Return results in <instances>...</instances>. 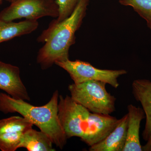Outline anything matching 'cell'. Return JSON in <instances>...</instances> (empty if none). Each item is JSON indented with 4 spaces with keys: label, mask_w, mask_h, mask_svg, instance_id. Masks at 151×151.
<instances>
[{
    "label": "cell",
    "mask_w": 151,
    "mask_h": 151,
    "mask_svg": "<svg viewBox=\"0 0 151 151\" xmlns=\"http://www.w3.org/2000/svg\"><path fill=\"white\" fill-rule=\"evenodd\" d=\"M128 115L119 119L117 126L100 142L90 147V151H123L127 140Z\"/></svg>",
    "instance_id": "cell-9"
},
{
    "label": "cell",
    "mask_w": 151,
    "mask_h": 151,
    "mask_svg": "<svg viewBox=\"0 0 151 151\" xmlns=\"http://www.w3.org/2000/svg\"><path fill=\"white\" fill-rule=\"evenodd\" d=\"M106 83L89 80L68 87L70 97L74 101L93 113L110 115L116 110V98L107 92Z\"/></svg>",
    "instance_id": "cell-4"
},
{
    "label": "cell",
    "mask_w": 151,
    "mask_h": 151,
    "mask_svg": "<svg viewBox=\"0 0 151 151\" xmlns=\"http://www.w3.org/2000/svg\"><path fill=\"white\" fill-rule=\"evenodd\" d=\"M6 1H7L11 3L13 2L14 1L16 0H6Z\"/></svg>",
    "instance_id": "cell-17"
},
{
    "label": "cell",
    "mask_w": 151,
    "mask_h": 151,
    "mask_svg": "<svg viewBox=\"0 0 151 151\" xmlns=\"http://www.w3.org/2000/svg\"><path fill=\"white\" fill-rule=\"evenodd\" d=\"M128 113L127 140L123 151H142L139 130L142 120L146 118L143 109L130 104L127 106Z\"/></svg>",
    "instance_id": "cell-11"
},
{
    "label": "cell",
    "mask_w": 151,
    "mask_h": 151,
    "mask_svg": "<svg viewBox=\"0 0 151 151\" xmlns=\"http://www.w3.org/2000/svg\"><path fill=\"white\" fill-rule=\"evenodd\" d=\"M121 4L132 7L151 29V0H118Z\"/></svg>",
    "instance_id": "cell-14"
},
{
    "label": "cell",
    "mask_w": 151,
    "mask_h": 151,
    "mask_svg": "<svg viewBox=\"0 0 151 151\" xmlns=\"http://www.w3.org/2000/svg\"><path fill=\"white\" fill-rule=\"evenodd\" d=\"M55 64L62 68L69 73L75 84L89 80L103 81L117 89L119 86L118 78L127 74V70L100 69L92 66L88 62L79 60L71 61L69 59L57 61Z\"/></svg>",
    "instance_id": "cell-6"
},
{
    "label": "cell",
    "mask_w": 151,
    "mask_h": 151,
    "mask_svg": "<svg viewBox=\"0 0 151 151\" xmlns=\"http://www.w3.org/2000/svg\"><path fill=\"white\" fill-rule=\"evenodd\" d=\"M142 150L145 151H151V136L147 141V144L145 145L142 146Z\"/></svg>",
    "instance_id": "cell-16"
},
{
    "label": "cell",
    "mask_w": 151,
    "mask_h": 151,
    "mask_svg": "<svg viewBox=\"0 0 151 151\" xmlns=\"http://www.w3.org/2000/svg\"><path fill=\"white\" fill-rule=\"evenodd\" d=\"M90 0H79L69 17L59 22L54 20L38 37L45 42L38 53L37 61L42 69L51 67L57 61L69 59L70 47L75 43V32L80 27L86 15Z\"/></svg>",
    "instance_id": "cell-2"
},
{
    "label": "cell",
    "mask_w": 151,
    "mask_h": 151,
    "mask_svg": "<svg viewBox=\"0 0 151 151\" xmlns=\"http://www.w3.org/2000/svg\"><path fill=\"white\" fill-rule=\"evenodd\" d=\"M33 126L29 120L20 116L0 119V150L15 151L19 148L24 135Z\"/></svg>",
    "instance_id": "cell-7"
},
{
    "label": "cell",
    "mask_w": 151,
    "mask_h": 151,
    "mask_svg": "<svg viewBox=\"0 0 151 151\" xmlns=\"http://www.w3.org/2000/svg\"><path fill=\"white\" fill-rule=\"evenodd\" d=\"M51 138L44 132L31 129L23 137L19 148H25L29 151H54Z\"/></svg>",
    "instance_id": "cell-13"
},
{
    "label": "cell",
    "mask_w": 151,
    "mask_h": 151,
    "mask_svg": "<svg viewBox=\"0 0 151 151\" xmlns=\"http://www.w3.org/2000/svg\"><path fill=\"white\" fill-rule=\"evenodd\" d=\"M59 96L56 90L48 103L42 106H35L25 100L14 99L0 92V111L4 114L19 113L48 135L53 144L62 149L68 139L58 118Z\"/></svg>",
    "instance_id": "cell-3"
},
{
    "label": "cell",
    "mask_w": 151,
    "mask_h": 151,
    "mask_svg": "<svg viewBox=\"0 0 151 151\" xmlns=\"http://www.w3.org/2000/svg\"><path fill=\"white\" fill-rule=\"evenodd\" d=\"M58 7L50 0H16L0 12V20L12 22L17 19L37 20L44 17L57 18Z\"/></svg>",
    "instance_id": "cell-5"
},
{
    "label": "cell",
    "mask_w": 151,
    "mask_h": 151,
    "mask_svg": "<svg viewBox=\"0 0 151 151\" xmlns=\"http://www.w3.org/2000/svg\"><path fill=\"white\" fill-rule=\"evenodd\" d=\"M0 89L14 99L25 101L30 100L21 78L19 68L1 61Z\"/></svg>",
    "instance_id": "cell-8"
},
{
    "label": "cell",
    "mask_w": 151,
    "mask_h": 151,
    "mask_svg": "<svg viewBox=\"0 0 151 151\" xmlns=\"http://www.w3.org/2000/svg\"><path fill=\"white\" fill-rule=\"evenodd\" d=\"M37 21L26 19L19 22H6L0 20V43L16 37L31 33L38 27Z\"/></svg>",
    "instance_id": "cell-12"
},
{
    "label": "cell",
    "mask_w": 151,
    "mask_h": 151,
    "mask_svg": "<svg viewBox=\"0 0 151 151\" xmlns=\"http://www.w3.org/2000/svg\"><path fill=\"white\" fill-rule=\"evenodd\" d=\"M2 1V0H0V4H1V3Z\"/></svg>",
    "instance_id": "cell-18"
},
{
    "label": "cell",
    "mask_w": 151,
    "mask_h": 151,
    "mask_svg": "<svg viewBox=\"0 0 151 151\" xmlns=\"http://www.w3.org/2000/svg\"><path fill=\"white\" fill-rule=\"evenodd\" d=\"M50 1H55V0H50Z\"/></svg>",
    "instance_id": "cell-19"
},
{
    "label": "cell",
    "mask_w": 151,
    "mask_h": 151,
    "mask_svg": "<svg viewBox=\"0 0 151 151\" xmlns=\"http://www.w3.org/2000/svg\"><path fill=\"white\" fill-rule=\"evenodd\" d=\"M79 0H55L58 7L59 15L55 21L62 22L71 15L77 6Z\"/></svg>",
    "instance_id": "cell-15"
},
{
    "label": "cell",
    "mask_w": 151,
    "mask_h": 151,
    "mask_svg": "<svg viewBox=\"0 0 151 151\" xmlns=\"http://www.w3.org/2000/svg\"><path fill=\"white\" fill-rule=\"evenodd\" d=\"M59 98L58 118L67 139L78 137L91 147L104 139L119 122L110 115L92 113L70 96Z\"/></svg>",
    "instance_id": "cell-1"
},
{
    "label": "cell",
    "mask_w": 151,
    "mask_h": 151,
    "mask_svg": "<svg viewBox=\"0 0 151 151\" xmlns=\"http://www.w3.org/2000/svg\"><path fill=\"white\" fill-rule=\"evenodd\" d=\"M132 93L137 101L140 103L146 116V124L142 133L144 140L151 136V81L138 79L133 81Z\"/></svg>",
    "instance_id": "cell-10"
}]
</instances>
